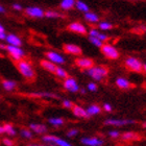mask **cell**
I'll list each match as a JSON object with an SVG mask.
<instances>
[{
	"label": "cell",
	"instance_id": "cell-15",
	"mask_svg": "<svg viewBox=\"0 0 146 146\" xmlns=\"http://www.w3.org/2000/svg\"><path fill=\"white\" fill-rule=\"evenodd\" d=\"M29 128H31L34 133H36V134H38V135H44L47 133L46 125L40 124V123H31V124L29 125Z\"/></svg>",
	"mask_w": 146,
	"mask_h": 146
},
{
	"label": "cell",
	"instance_id": "cell-24",
	"mask_svg": "<svg viewBox=\"0 0 146 146\" xmlns=\"http://www.w3.org/2000/svg\"><path fill=\"white\" fill-rule=\"evenodd\" d=\"M2 87L5 91H13L17 87V82H14V80H3Z\"/></svg>",
	"mask_w": 146,
	"mask_h": 146
},
{
	"label": "cell",
	"instance_id": "cell-35",
	"mask_svg": "<svg viewBox=\"0 0 146 146\" xmlns=\"http://www.w3.org/2000/svg\"><path fill=\"white\" fill-rule=\"evenodd\" d=\"M78 129H75V128H72L70 131H67V137L69 138H72V137H76L77 135H78Z\"/></svg>",
	"mask_w": 146,
	"mask_h": 146
},
{
	"label": "cell",
	"instance_id": "cell-43",
	"mask_svg": "<svg viewBox=\"0 0 146 146\" xmlns=\"http://www.w3.org/2000/svg\"><path fill=\"white\" fill-rule=\"evenodd\" d=\"M5 12V9H4V7H3L2 5H0V13H4Z\"/></svg>",
	"mask_w": 146,
	"mask_h": 146
},
{
	"label": "cell",
	"instance_id": "cell-19",
	"mask_svg": "<svg viewBox=\"0 0 146 146\" xmlns=\"http://www.w3.org/2000/svg\"><path fill=\"white\" fill-rule=\"evenodd\" d=\"M116 86L120 89H123V90L129 89L133 87V85H131V82H128L126 78H124V77H119V78L116 79Z\"/></svg>",
	"mask_w": 146,
	"mask_h": 146
},
{
	"label": "cell",
	"instance_id": "cell-8",
	"mask_svg": "<svg viewBox=\"0 0 146 146\" xmlns=\"http://www.w3.org/2000/svg\"><path fill=\"white\" fill-rule=\"evenodd\" d=\"M46 58L51 61L52 63H54L56 65H62L65 63V58L62 54H60L58 52L56 51H47L45 53Z\"/></svg>",
	"mask_w": 146,
	"mask_h": 146
},
{
	"label": "cell",
	"instance_id": "cell-21",
	"mask_svg": "<svg viewBox=\"0 0 146 146\" xmlns=\"http://www.w3.org/2000/svg\"><path fill=\"white\" fill-rule=\"evenodd\" d=\"M75 2L76 0H62L60 6L63 11H70L75 6Z\"/></svg>",
	"mask_w": 146,
	"mask_h": 146
},
{
	"label": "cell",
	"instance_id": "cell-33",
	"mask_svg": "<svg viewBox=\"0 0 146 146\" xmlns=\"http://www.w3.org/2000/svg\"><path fill=\"white\" fill-rule=\"evenodd\" d=\"M98 27H99L100 31H110V29L113 28V24H111L110 22L104 21V22H100V23L98 24Z\"/></svg>",
	"mask_w": 146,
	"mask_h": 146
},
{
	"label": "cell",
	"instance_id": "cell-20",
	"mask_svg": "<svg viewBox=\"0 0 146 146\" xmlns=\"http://www.w3.org/2000/svg\"><path fill=\"white\" fill-rule=\"evenodd\" d=\"M85 20L89 23H92V24H94V23H98L99 21V16L97 14H95V13H92V12H87L85 13Z\"/></svg>",
	"mask_w": 146,
	"mask_h": 146
},
{
	"label": "cell",
	"instance_id": "cell-7",
	"mask_svg": "<svg viewBox=\"0 0 146 146\" xmlns=\"http://www.w3.org/2000/svg\"><path fill=\"white\" fill-rule=\"evenodd\" d=\"M25 14L31 18H43L45 17V12L38 6H29L25 9Z\"/></svg>",
	"mask_w": 146,
	"mask_h": 146
},
{
	"label": "cell",
	"instance_id": "cell-46",
	"mask_svg": "<svg viewBox=\"0 0 146 146\" xmlns=\"http://www.w3.org/2000/svg\"><path fill=\"white\" fill-rule=\"evenodd\" d=\"M0 31H4V27H3L2 24H0Z\"/></svg>",
	"mask_w": 146,
	"mask_h": 146
},
{
	"label": "cell",
	"instance_id": "cell-10",
	"mask_svg": "<svg viewBox=\"0 0 146 146\" xmlns=\"http://www.w3.org/2000/svg\"><path fill=\"white\" fill-rule=\"evenodd\" d=\"M68 29L72 33H75V34H79V35H86L88 33L87 31V27L85 25L80 23V22H72L70 24L68 25Z\"/></svg>",
	"mask_w": 146,
	"mask_h": 146
},
{
	"label": "cell",
	"instance_id": "cell-11",
	"mask_svg": "<svg viewBox=\"0 0 146 146\" xmlns=\"http://www.w3.org/2000/svg\"><path fill=\"white\" fill-rule=\"evenodd\" d=\"M75 64L77 67L87 70L89 68H91L92 66H94V62L88 58H78L75 60Z\"/></svg>",
	"mask_w": 146,
	"mask_h": 146
},
{
	"label": "cell",
	"instance_id": "cell-5",
	"mask_svg": "<svg viewBox=\"0 0 146 146\" xmlns=\"http://www.w3.org/2000/svg\"><path fill=\"white\" fill-rule=\"evenodd\" d=\"M5 50L9 52V54L12 56L15 61H20L24 58V51L20 48V46H15L7 44L5 45Z\"/></svg>",
	"mask_w": 146,
	"mask_h": 146
},
{
	"label": "cell",
	"instance_id": "cell-41",
	"mask_svg": "<svg viewBox=\"0 0 146 146\" xmlns=\"http://www.w3.org/2000/svg\"><path fill=\"white\" fill-rule=\"evenodd\" d=\"M13 9H15V11H18V12H20V11H22V5L21 4H19V3H15V4H13Z\"/></svg>",
	"mask_w": 146,
	"mask_h": 146
},
{
	"label": "cell",
	"instance_id": "cell-18",
	"mask_svg": "<svg viewBox=\"0 0 146 146\" xmlns=\"http://www.w3.org/2000/svg\"><path fill=\"white\" fill-rule=\"evenodd\" d=\"M89 36H96V38H98V39L100 40V41H102V42H107L108 40H109V36H108L107 35L102 34L100 31H98V29H96V28H92V29H90V31H89Z\"/></svg>",
	"mask_w": 146,
	"mask_h": 146
},
{
	"label": "cell",
	"instance_id": "cell-44",
	"mask_svg": "<svg viewBox=\"0 0 146 146\" xmlns=\"http://www.w3.org/2000/svg\"><path fill=\"white\" fill-rule=\"evenodd\" d=\"M79 91H80V93H82V94H86V89H79Z\"/></svg>",
	"mask_w": 146,
	"mask_h": 146
},
{
	"label": "cell",
	"instance_id": "cell-1",
	"mask_svg": "<svg viewBox=\"0 0 146 146\" xmlns=\"http://www.w3.org/2000/svg\"><path fill=\"white\" fill-rule=\"evenodd\" d=\"M86 73L88 74L90 77L96 80V82H100L109 74V70L107 67L104 66H92L91 68L87 69Z\"/></svg>",
	"mask_w": 146,
	"mask_h": 146
},
{
	"label": "cell",
	"instance_id": "cell-9",
	"mask_svg": "<svg viewBox=\"0 0 146 146\" xmlns=\"http://www.w3.org/2000/svg\"><path fill=\"white\" fill-rule=\"evenodd\" d=\"M136 122L134 120H127V119H108L104 121L106 125L111 126H124L128 124H135Z\"/></svg>",
	"mask_w": 146,
	"mask_h": 146
},
{
	"label": "cell",
	"instance_id": "cell-6",
	"mask_svg": "<svg viewBox=\"0 0 146 146\" xmlns=\"http://www.w3.org/2000/svg\"><path fill=\"white\" fill-rule=\"evenodd\" d=\"M63 87H64L65 90H67V91H69V92H72V93L78 92L79 89H80L75 79L73 78V77H69V76H68L67 78L64 79Z\"/></svg>",
	"mask_w": 146,
	"mask_h": 146
},
{
	"label": "cell",
	"instance_id": "cell-3",
	"mask_svg": "<svg viewBox=\"0 0 146 146\" xmlns=\"http://www.w3.org/2000/svg\"><path fill=\"white\" fill-rule=\"evenodd\" d=\"M100 49L102 54L107 58H110V60H117L119 58V55H120L117 48L115 46L111 45V44H104L100 47Z\"/></svg>",
	"mask_w": 146,
	"mask_h": 146
},
{
	"label": "cell",
	"instance_id": "cell-45",
	"mask_svg": "<svg viewBox=\"0 0 146 146\" xmlns=\"http://www.w3.org/2000/svg\"><path fill=\"white\" fill-rule=\"evenodd\" d=\"M4 133V128H3V126H0V134H3Z\"/></svg>",
	"mask_w": 146,
	"mask_h": 146
},
{
	"label": "cell",
	"instance_id": "cell-12",
	"mask_svg": "<svg viewBox=\"0 0 146 146\" xmlns=\"http://www.w3.org/2000/svg\"><path fill=\"white\" fill-rule=\"evenodd\" d=\"M82 144L86 146H102L104 145V140L98 139V138H88L84 137L80 139Z\"/></svg>",
	"mask_w": 146,
	"mask_h": 146
},
{
	"label": "cell",
	"instance_id": "cell-37",
	"mask_svg": "<svg viewBox=\"0 0 146 146\" xmlns=\"http://www.w3.org/2000/svg\"><path fill=\"white\" fill-rule=\"evenodd\" d=\"M109 136L111 138H113V139H117V138L120 137V133L118 131H110Z\"/></svg>",
	"mask_w": 146,
	"mask_h": 146
},
{
	"label": "cell",
	"instance_id": "cell-39",
	"mask_svg": "<svg viewBox=\"0 0 146 146\" xmlns=\"http://www.w3.org/2000/svg\"><path fill=\"white\" fill-rule=\"evenodd\" d=\"M2 143L4 144L5 146H13L14 145V142H13L11 139H7V138H5V139H3L2 140Z\"/></svg>",
	"mask_w": 146,
	"mask_h": 146
},
{
	"label": "cell",
	"instance_id": "cell-4",
	"mask_svg": "<svg viewBox=\"0 0 146 146\" xmlns=\"http://www.w3.org/2000/svg\"><path fill=\"white\" fill-rule=\"evenodd\" d=\"M124 65L128 70L133 71V72H141L143 70V64L141 63V61H139L136 58H133V56H129V58H126L124 62Z\"/></svg>",
	"mask_w": 146,
	"mask_h": 146
},
{
	"label": "cell",
	"instance_id": "cell-16",
	"mask_svg": "<svg viewBox=\"0 0 146 146\" xmlns=\"http://www.w3.org/2000/svg\"><path fill=\"white\" fill-rule=\"evenodd\" d=\"M5 41H6L7 44H11V45H15V46H21L22 45L21 39H20L18 36H16V35H14V34L6 35Z\"/></svg>",
	"mask_w": 146,
	"mask_h": 146
},
{
	"label": "cell",
	"instance_id": "cell-30",
	"mask_svg": "<svg viewBox=\"0 0 146 146\" xmlns=\"http://www.w3.org/2000/svg\"><path fill=\"white\" fill-rule=\"evenodd\" d=\"M3 128H4V133H6L9 136H16V129L12 124L6 123L3 125Z\"/></svg>",
	"mask_w": 146,
	"mask_h": 146
},
{
	"label": "cell",
	"instance_id": "cell-47",
	"mask_svg": "<svg viewBox=\"0 0 146 146\" xmlns=\"http://www.w3.org/2000/svg\"><path fill=\"white\" fill-rule=\"evenodd\" d=\"M142 126H143L144 128H146V122H143V123H142Z\"/></svg>",
	"mask_w": 146,
	"mask_h": 146
},
{
	"label": "cell",
	"instance_id": "cell-36",
	"mask_svg": "<svg viewBox=\"0 0 146 146\" xmlns=\"http://www.w3.org/2000/svg\"><path fill=\"white\" fill-rule=\"evenodd\" d=\"M88 90L90 92H96L97 91V85L95 82H89L88 84Z\"/></svg>",
	"mask_w": 146,
	"mask_h": 146
},
{
	"label": "cell",
	"instance_id": "cell-32",
	"mask_svg": "<svg viewBox=\"0 0 146 146\" xmlns=\"http://www.w3.org/2000/svg\"><path fill=\"white\" fill-rule=\"evenodd\" d=\"M45 17H47L48 19H55V18H63V15L58 12H54V11H47L45 13Z\"/></svg>",
	"mask_w": 146,
	"mask_h": 146
},
{
	"label": "cell",
	"instance_id": "cell-40",
	"mask_svg": "<svg viewBox=\"0 0 146 146\" xmlns=\"http://www.w3.org/2000/svg\"><path fill=\"white\" fill-rule=\"evenodd\" d=\"M104 110L106 111V112L111 113L113 111V108H112V106H111L110 104H104Z\"/></svg>",
	"mask_w": 146,
	"mask_h": 146
},
{
	"label": "cell",
	"instance_id": "cell-13",
	"mask_svg": "<svg viewBox=\"0 0 146 146\" xmlns=\"http://www.w3.org/2000/svg\"><path fill=\"white\" fill-rule=\"evenodd\" d=\"M64 51L66 53H69V54L80 55L82 50L79 46L75 45V44H66V45H64Z\"/></svg>",
	"mask_w": 146,
	"mask_h": 146
},
{
	"label": "cell",
	"instance_id": "cell-14",
	"mask_svg": "<svg viewBox=\"0 0 146 146\" xmlns=\"http://www.w3.org/2000/svg\"><path fill=\"white\" fill-rule=\"evenodd\" d=\"M72 112L73 115L75 116V117H78V118H88V117H90L88 112H87V110L79 107V106H73Z\"/></svg>",
	"mask_w": 146,
	"mask_h": 146
},
{
	"label": "cell",
	"instance_id": "cell-42",
	"mask_svg": "<svg viewBox=\"0 0 146 146\" xmlns=\"http://www.w3.org/2000/svg\"><path fill=\"white\" fill-rule=\"evenodd\" d=\"M6 34L5 31H0V40H5Z\"/></svg>",
	"mask_w": 146,
	"mask_h": 146
},
{
	"label": "cell",
	"instance_id": "cell-34",
	"mask_svg": "<svg viewBox=\"0 0 146 146\" xmlns=\"http://www.w3.org/2000/svg\"><path fill=\"white\" fill-rule=\"evenodd\" d=\"M20 135H21L22 138H25V139H31L34 137V135L31 133V129H25V128L20 131Z\"/></svg>",
	"mask_w": 146,
	"mask_h": 146
},
{
	"label": "cell",
	"instance_id": "cell-25",
	"mask_svg": "<svg viewBox=\"0 0 146 146\" xmlns=\"http://www.w3.org/2000/svg\"><path fill=\"white\" fill-rule=\"evenodd\" d=\"M87 112H88L89 116H95L98 115L99 113L101 112V108L99 106H96V104H92L87 109Z\"/></svg>",
	"mask_w": 146,
	"mask_h": 146
},
{
	"label": "cell",
	"instance_id": "cell-23",
	"mask_svg": "<svg viewBox=\"0 0 146 146\" xmlns=\"http://www.w3.org/2000/svg\"><path fill=\"white\" fill-rule=\"evenodd\" d=\"M29 96L31 97H40V98H55L53 93H49V92H36V93H29Z\"/></svg>",
	"mask_w": 146,
	"mask_h": 146
},
{
	"label": "cell",
	"instance_id": "cell-29",
	"mask_svg": "<svg viewBox=\"0 0 146 146\" xmlns=\"http://www.w3.org/2000/svg\"><path fill=\"white\" fill-rule=\"evenodd\" d=\"M54 74H55L56 76H58V77H60V78H63V79L67 78V77H68V73H67V71L65 70L64 68H62V67H56Z\"/></svg>",
	"mask_w": 146,
	"mask_h": 146
},
{
	"label": "cell",
	"instance_id": "cell-26",
	"mask_svg": "<svg viewBox=\"0 0 146 146\" xmlns=\"http://www.w3.org/2000/svg\"><path fill=\"white\" fill-rule=\"evenodd\" d=\"M75 7L78 9L79 12L82 13H87L89 12V6L87 5V3L82 1V0H77L75 2Z\"/></svg>",
	"mask_w": 146,
	"mask_h": 146
},
{
	"label": "cell",
	"instance_id": "cell-48",
	"mask_svg": "<svg viewBox=\"0 0 146 146\" xmlns=\"http://www.w3.org/2000/svg\"><path fill=\"white\" fill-rule=\"evenodd\" d=\"M143 70L146 72V64H145V65H143Z\"/></svg>",
	"mask_w": 146,
	"mask_h": 146
},
{
	"label": "cell",
	"instance_id": "cell-22",
	"mask_svg": "<svg viewBox=\"0 0 146 146\" xmlns=\"http://www.w3.org/2000/svg\"><path fill=\"white\" fill-rule=\"evenodd\" d=\"M140 137L137 133H134V131H127V133H124L122 135V140L124 141H136L139 140Z\"/></svg>",
	"mask_w": 146,
	"mask_h": 146
},
{
	"label": "cell",
	"instance_id": "cell-28",
	"mask_svg": "<svg viewBox=\"0 0 146 146\" xmlns=\"http://www.w3.org/2000/svg\"><path fill=\"white\" fill-rule=\"evenodd\" d=\"M56 138L58 137L54 136V135H46V136H43L42 137V141L47 144H50V145H54Z\"/></svg>",
	"mask_w": 146,
	"mask_h": 146
},
{
	"label": "cell",
	"instance_id": "cell-2",
	"mask_svg": "<svg viewBox=\"0 0 146 146\" xmlns=\"http://www.w3.org/2000/svg\"><path fill=\"white\" fill-rule=\"evenodd\" d=\"M17 69L21 73V75L24 76L26 79H34L36 76V72L33 66L26 61H22V60L17 61Z\"/></svg>",
	"mask_w": 146,
	"mask_h": 146
},
{
	"label": "cell",
	"instance_id": "cell-38",
	"mask_svg": "<svg viewBox=\"0 0 146 146\" xmlns=\"http://www.w3.org/2000/svg\"><path fill=\"white\" fill-rule=\"evenodd\" d=\"M73 106H74V104H73V102L70 100H64L63 101V107L66 108V109H72Z\"/></svg>",
	"mask_w": 146,
	"mask_h": 146
},
{
	"label": "cell",
	"instance_id": "cell-27",
	"mask_svg": "<svg viewBox=\"0 0 146 146\" xmlns=\"http://www.w3.org/2000/svg\"><path fill=\"white\" fill-rule=\"evenodd\" d=\"M64 119L58 118V117H52V118L48 119V123L52 126H61L64 124Z\"/></svg>",
	"mask_w": 146,
	"mask_h": 146
},
{
	"label": "cell",
	"instance_id": "cell-31",
	"mask_svg": "<svg viewBox=\"0 0 146 146\" xmlns=\"http://www.w3.org/2000/svg\"><path fill=\"white\" fill-rule=\"evenodd\" d=\"M89 41H90V43H91V44H93L95 47H98V48H100L101 46L104 45V42H102V41H100V40L98 39V38H96V36H89Z\"/></svg>",
	"mask_w": 146,
	"mask_h": 146
},
{
	"label": "cell",
	"instance_id": "cell-17",
	"mask_svg": "<svg viewBox=\"0 0 146 146\" xmlns=\"http://www.w3.org/2000/svg\"><path fill=\"white\" fill-rule=\"evenodd\" d=\"M41 67H42L43 69H45L46 71L54 73L55 69H56L58 66H56V64L52 63V62L49 61V60H42V61H41Z\"/></svg>",
	"mask_w": 146,
	"mask_h": 146
}]
</instances>
